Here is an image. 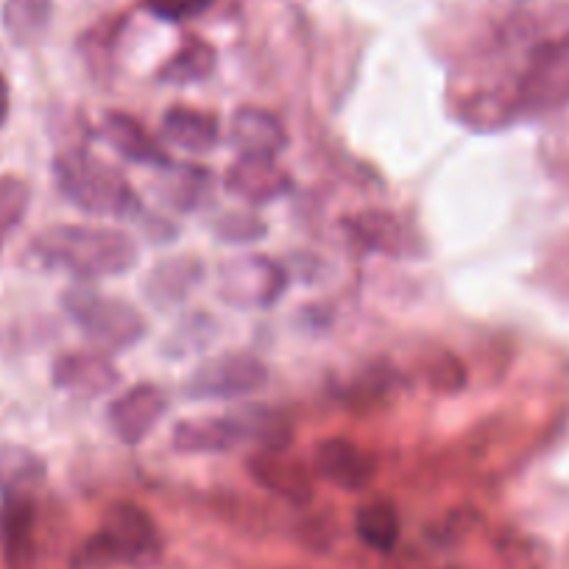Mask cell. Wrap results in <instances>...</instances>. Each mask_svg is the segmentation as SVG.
<instances>
[{"label":"cell","mask_w":569,"mask_h":569,"mask_svg":"<svg viewBox=\"0 0 569 569\" xmlns=\"http://www.w3.org/2000/svg\"><path fill=\"white\" fill-rule=\"evenodd\" d=\"M240 445L238 427L232 416H196L173 427L171 447L184 456H201V452H227Z\"/></svg>","instance_id":"d6986e66"},{"label":"cell","mask_w":569,"mask_h":569,"mask_svg":"<svg viewBox=\"0 0 569 569\" xmlns=\"http://www.w3.org/2000/svg\"><path fill=\"white\" fill-rule=\"evenodd\" d=\"M201 279H204V262L199 257H168V260L157 262L154 271L146 277L142 293L154 308L168 310L173 305H182L190 297V291L199 288Z\"/></svg>","instance_id":"e0dca14e"},{"label":"cell","mask_w":569,"mask_h":569,"mask_svg":"<svg viewBox=\"0 0 569 569\" xmlns=\"http://www.w3.org/2000/svg\"><path fill=\"white\" fill-rule=\"evenodd\" d=\"M168 393L154 382H137L129 391L114 397L107 408V419L112 433L123 445L137 447L154 430L168 413Z\"/></svg>","instance_id":"ba28073f"},{"label":"cell","mask_w":569,"mask_h":569,"mask_svg":"<svg viewBox=\"0 0 569 569\" xmlns=\"http://www.w3.org/2000/svg\"><path fill=\"white\" fill-rule=\"evenodd\" d=\"M284 284H288L284 268L262 254L229 260L218 271V293L232 308H271L284 293Z\"/></svg>","instance_id":"8992f818"},{"label":"cell","mask_w":569,"mask_h":569,"mask_svg":"<svg viewBox=\"0 0 569 569\" xmlns=\"http://www.w3.org/2000/svg\"><path fill=\"white\" fill-rule=\"evenodd\" d=\"M64 313L98 347V352H123L149 332L146 316L134 305L96 291L90 282H76L62 297Z\"/></svg>","instance_id":"277c9868"},{"label":"cell","mask_w":569,"mask_h":569,"mask_svg":"<svg viewBox=\"0 0 569 569\" xmlns=\"http://www.w3.org/2000/svg\"><path fill=\"white\" fill-rule=\"evenodd\" d=\"M223 184H227L229 193L238 196L246 204L262 207L271 204V201H277L279 196L291 190V177H288V171L277 160H268V157H240L227 171Z\"/></svg>","instance_id":"7c38bea8"},{"label":"cell","mask_w":569,"mask_h":569,"mask_svg":"<svg viewBox=\"0 0 569 569\" xmlns=\"http://www.w3.org/2000/svg\"><path fill=\"white\" fill-rule=\"evenodd\" d=\"M238 427L240 445H257L262 450H288L293 439V421L271 405H240L229 410Z\"/></svg>","instance_id":"ac0fdd59"},{"label":"cell","mask_w":569,"mask_h":569,"mask_svg":"<svg viewBox=\"0 0 569 569\" xmlns=\"http://www.w3.org/2000/svg\"><path fill=\"white\" fill-rule=\"evenodd\" d=\"M31 251L42 266L68 271L79 282L120 277L140 260V249L131 234L90 223H57L42 229Z\"/></svg>","instance_id":"6da1fadb"},{"label":"cell","mask_w":569,"mask_h":569,"mask_svg":"<svg viewBox=\"0 0 569 569\" xmlns=\"http://www.w3.org/2000/svg\"><path fill=\"white\" fill-rule=\"evenodd\" d=\"M101 134L123 160L134 162V166L162 168V171L173 166L171 154L162 149L160 140H157L154 134H149V129H146L134 114L107 112L103 114Z\"/></svg>","instance_id":"2e32d148"},{"label":"cell","mask_w":569,"mask_h":569,"mask_svg":"<svg viewBox=\"0 0 569 569\" xmlns=\"http://www.w3.org/2000/svg\"><path fill=\"white\" fill-rule=\"evenodd\" d=\"M347 229L352 240L363 249L386 257H416L421 251L413 229L399 216L388 210H363L347 218Z\"/></svg>","instance_id":"30bf717a"},{"label":"cell","mask_w":569,"mask_h":569,"mask_svg":"<svg viewBox=\"0 0 569 569\" xmlns=\"http://www.w3.org/2000/svg\"><path fill=\"white\" fill-rule=\"evenodd\" d=\"M316 472L343 491H363L377 478V458L349 439H325L316 447Z\"/></svg>","instance_id":"9c48e42d"},{"label":"cell","mask_w":569,"mask_h":569,"mask_svg":"<svg viewBox=\"0 0 569 569\" xmlns=\"http://www.w3.org/2000/svg\"><path fill=\"white\" fill-rule=\"evenodd\" d=\"M355 533L366 547L391 552L399 541V513L388 500H371L355 513Z\"/></svg>","instance_id":"cb8c5ba5"},{"label":"cell","mask_w":569,"mask_h":569,"mask_svg":"<svg viewBox=\"0 0 569 569\" xmlns=\"http://www.w3.org/2000/svg\"><path fill=\"white\" fill-rule=\"evenodd\" d=\"M9 107H12V96H9V84L7 79L0 76V126L7 123L9 118Z\"/></svg>","instance_id":"f1b7e54d"},{"label":"cell","mask_w":569,"mask_h":569,"mask_svg":"<svg viewBox=\"0 0 569 569\" xmlns=\"http://www.w3.org/2000/svg\"><path fill=\"white\" fill-rule=\"evenodd\" d=\"M37 491H3L0 495V536L14 569L34 558Z\"/></svg>","instance_id":"5bb4252c"},{"label":"cell","mask_w":569,"mask_h":569,"mask_svg":"<svg viewBox=\"0 0 569 569\" xmlns=\"http://www.w3.org/2000/svg\"><path fill=\"white\" fill-rule=\"evenodd\" d=\"M229 142L240 157H268L277 160L288 149V131L277 114L257 107H240L229 123Z\"/></svg>","instance_id":"9a60e30c"},{"label":"cell","mask_w":569,"mask_h":569,"mask_svg":"<svg viewBox=\"0 0 569 569\" xmlns=\"http://www.w3.org/2000/svg\"><path fill=\"white\" fill-rule=\"evenodd\" d=\"M249 472L271 495L293 506H308L316 495L310 469L299 458L284 456V450H260L249 458Z\"/></svg>","instance_id":"8fae6325"},{"label":"cell","mask_w":569,"mask_h":569,"mask_svg":"<svg viewBox=\"0 0 569 569\" xmlns=\"http://www.w3.org/2000/svg\"><path fill=\"white\" fill-rule=\"evenodd\" d=\"M212 0H142V7L149 9L154 18L166 23H182V20L199 18L201 12L210 9Z\"/></svg>","instance_id":"83f0119b"},{"label":"cell","mask_w":569,"mask_h":569,"mask_svg":"<svg viewBox=\"0 0 569 569\" xmlns=\"http://www.w3.org/2000/svg\"><path fill=\"white\" fill-rule=\"evenodd\" d=\"M46 475V461L29 447L0 445V495L3 491H40Z\"/></svg>","instance_id":"603a6c76"},{"label":"cell","mask_w":569,"mask_h":569,"mask_svg":"<svg viewBox=\"0 0 569 569\" xmlns=\"http://www.w3.org/2000/svg\"><path fill=\"white\" fill-rule=\"evenodd\" d=\"M57 188L76 210L96 218H137L142 201L129 179L87 149L59 151L53 160Z\"/></svg>","instance_id":"7a4b0ae2"},{"label":"cell","mask_w":569,"mask_h":569,"mask_svg":"<svg viewBox=\"0 0 569 569\" xmlns=\"http://www.w3.org/2000/svg\"><path fill=\"white\" fill-rule=\"evenodd\" d=\"M218 238H223L227 243H254L262 234L268 232L266 223L260 218L249 216V212H223L216 223H212Z\"/></svg>","instance_id":"4316f807"},{"label":"cell","mask_w":569,"mask_h":569,"mask_svg":"<svg viewBox=\"0 0 569 569\" xmlns=\"http://www.w3.org/2000/svg\"><path fill=\"white\" fill-rule=\"evenodd\" d=\"M84 567L151 569L162 561V533L154 519L134 502H114L103 513L101 530L81 547Z\"/></svg>","instance_id":"3957f363"},{"label":"cell","mask_w":569,"mask_h":569,"mask_svg":"<svg viewBox=\"0 0 569 569\" xmlns=\"http://www.w3.org/2000/svg\"><path fill=\"white\" fill-rule=\"evenodd\" d=\"M162 137L173 142L177 149L193 151V154H207L218 146L221 126L212 112L190 107H171L162 118Z\"/></svg>","instance_id":"ffe728a7"},{"label":"cell","mask_w":569,"mask_h":569,"mask_svg":"<svg viewBox=\"0 0 569 569\" xmlns=\"http://www.w3.org/2000/svg\"><path fill=\"white\" fill-rule=\"evenodd\" d=\"M51 20V0H7L3 7V29L18 46H31L40 40Z\"/></svg>","instance_id":"d4e9b609"},{"label":"cell","mask_w":569,"mask_h":569,"mask_svg":"<svg viewBox=\"0 0 569 569\" xmlns=\"http://www.w3.org/2000/svg\"><path fill=\"white\" fill-rule=\"evenodd\" d=\"M212 188V177L207 168L196 166H171L160 182V196L168 207L179 212L199 210L207 201Z\"/></svg>","instance_id":"44dd1931"},{"label":"cell","mask_w":569,"mask_h":569,"mask_svg":"<svg viewBox=\"0 0 569 569\" xmlns=\"http://www.w3.org/2000/svg\"><path fill=\"white\" fill-rule=\"evenodd\" d=\"M569 103V34L545 40L530 51L508 101L513 114L536 118Z\"/></svg>","instance_id":"5b68a950"},{"label":"cell","mask_w":569,"mask_h":569,"mask_svg":"<svg viewBox=\"0 0 569 569\" xmlns=\"http://www.w3.org/2000/svg\"><path fill=\"white\" fill-rule=\"evenodd\" d=\"M31 204V188L26 179L14 177V173H3L0 177V251L12 238L14 229L23 223L26 212Z\"/></svg>","instance_id":"484cf974"},{"label":"cell","mask_w":569,"mask_h":569,"mask_svg":"<svg viewBox=\"0 0 569 569\" xmlns=\"http://www.w3.org/2000/svg\"><path fill=\"white\" fill-rule=\"evenodd\" d=\"M120 380L118 366L107 352H68L53 363V386L76 397L96 399Z\"/></svg>","instance_id":"4fadbf2b"},{"label":"cell","mask_w":569,"mask_h":569,"mask_svg":"<svg viewBox=\"0 0 569 569\" xmlns=\"http://www.w3.org/2000/svg\"><path fill=\"white\" fill-rule=\"evenodd\" d=\"M268 382V366L249 352H227L196 366L184 382L188 399H234L260 391Z\"/></svg>","instance_id":"52a82bcc"},{"label":"cell","mask_w":569,"mask_h":569,"mask_svg":"<svg viewBox=\"0 0 569 569\" xmlns=\"http://www.w3.org/2000/svg\"><path fill=\"white\" fill-rule=\"evenodd\" d=\"M218 53L210 42L204 40H188L160 70H157V81L162 84H196V81L210 79L216 70Z\"/></svg>","instance_id":"7402d4cb"}]
</instances>
